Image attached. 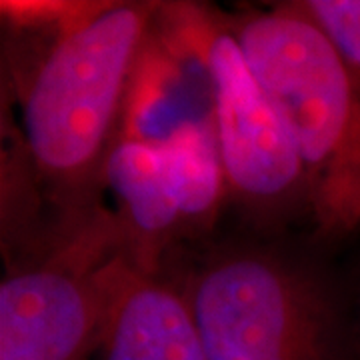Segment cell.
Here are the masks:
<instances>
[{
  "instance_id": "cell-1",
  "label": "cell",
  "mask_w": 360,
  "mask_h": 360,
  "mask_svg": "<svg viewBox=\"0 0 360 360\" xmlns=\"http://www.w3.org/2000/svg\"><path fill=\"white\" fill-rule=\"evenodd\" d=\"M158 2H92L51 39L16 78L18 142L60 238L106 217L104 167L124 134L132 82L150 44Z\"/></svg>"
},
{
  "instance_id": "cell-2",
  "label": "cell",
  "mask_w": 360,
  "mask_h": 360,
  "mask_svg": "<svg viewBox=\"0 0 360 360\" xmlns=\"http://www.w3.org/2000/svg\"><path fill=\"white\" fill-rule=\"evenodd\" d=\"M314 246L255 232L212 245L176 281L206 360H360V328Z\"/></svg>"
},
{
  "instance_id": "cell-3",
  "label": "cell",
  "mask_w": 360,
  "mask_h": 360,
  "mask_svg": "<svg viewBox=\"0 0 360 360\" xmlns=\"http://www.w3.org/2000/svg\"><path fill=\"white\" fill-rule=\"evenodd\" d=\"M246 63L292 134L307 172L312 243L360 232V82L296 2L232 20Z\"/></svg>"
},
{
  "instance_id": "cell-4",
  "label": "cell",
  "mask_w": 360,
  "mask_h": 360,
  "mask_svg": "<svg viewBox=\"0 0 360 360\" xmlns=\"http://www.w3.org/2000/svg\"><path fill=\"white\" fill-rule=\"evenodd\" d=\"M191 37L208 80V116L229 200L258 234H281L292 220L310 219L309 182L292 134L246 63L232 26L198 18Z\"/></svg>"
},
{
  "instance_id": "cell-5",
  "label": "cell",
  "mask_w": 360,
  "mask_h": 360,
  "mask_svg": "<svg viewBox=\"0 0 360 360\" xmlns=\"http://www.w3.org/2000/svg\"><path fill=\"white\" fill-rule=\"evenodd\" d=\"M122 236L116 219L6 264L0 283V360H90L101 348L104 310Z\"/></svg>"
},
{
  "instance_id": "cell-6",
  "label": "cell",
  "mask_w": 360,
  "mask_h": 360,
  "mask_svg": "<svg viewBox=\"0 0 360 360\" xmlns=\"http://www.w3.org/2000/svg\"><path fill=\"white\" fill-rule=\"evenodd\" d=\"M103 360H206L193 307L168 274L118 260L104 310Z\"/></svg>"
},
{
  "instance_id": "cell-7",
  "label": "cell",
  "mask_w": 360,
  "mask_h": 360,
  "mask_svg": "<svg viewBox=\"0 0 360 360\" xmlns=\"http://www.w3.org/2000/svg\"><path fill=\"white\" fill-rule=\"evenodd\" d=\"M104 188L115 196L124 257L144 274H160L170 248L186 240L160 141L122 136L106 160Z\"/></svg>"
},
{
  "instance_id": "cell-8",
  "label": "cell",
  "mask_w": 360,
  "mask_h": 360,
  "mask_svg": "<svg viewBox=\"0 0 360 360\" xmlns=\"http://www.w3.org/2000/svg\"><path fill=\"white\" fill-rule=\"evenodd\" d=\"M160 144L179 198L186 240H196L214 229L220 208L229 200L210 116L180 122L160 139Z\"/></svg>"
},
{
  "instance_id": "cell-9",
  "label": "cell",
  "mask_w": 360,
  "mask_h": 360,
  "mask_svg": "<svg viewBox=\"0 0 360 360\" xmlns=\"http://www.w3.org/2000/svg\"><path fill=\"white\" fill-rule=\"evenodd\" d=\"M322 32L333 40L360 82V0H295Z\"/></svg>"
}]
</instances>
